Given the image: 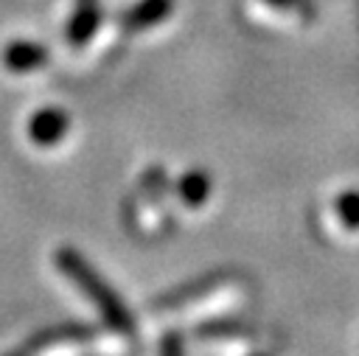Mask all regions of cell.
I'll return each mask as SVG.
<instances>
[{
    "label": "cell",
    "mask_w": 359,
    "mask_h": 356,
    "mask_svg": "<svg viewBox=\"0 0 359 356\" xmlns=\"http://www.w3.org/2000/svg\"><path fill=\"white\" fill-rule=\"evenodd\" d=\"M56 266L65 278H70L76 283V289L98 308V314L109 322V328H115L118 334H129L132 331V320H129V311L123 306V300L104 283V278L76 252V249H67L62 247L56 252Z\"/></svg>",
    "instance_id": "cell-1"
},
{
    "label": "cell",
    "mask_w": 359,
    "mask_h": 356,
    "mask_svg": "<svg viewBox=\"0 0 359 356\" xmlns=\"http://www.w3.org/2000/svg\"><path fill=\"white\" fill-rule=\"evenodd\" d=\"M241 289L238 283H219V286H202V292H194V294H185V297H168L163 300V311L165 317H202V314H216V311H224L230 306H236L241 300Z\"/></svg>",
    "instance_id": "cell-2"
},
{
    "label": "cell",
    "mask_w": 359,
    "mask_h": 356,
    "mask_svg": "<svg viewBox=\"0 0 359 356\" xmlns=\"http://www.w3.org/2000/svg\"><path fill=\"white\" fill-rule=\"evenodd\" d=\"M67 126H70V118L62 109L48 107V109H39L28 121V135L36 146H53L67 135Z\"/></svg>",
    "instance_id": "cell-3"
},
{
    "label": "cell",
    "mask_w": 359,
    "mask_h": 356,
    "mask_svg": "<svg viewBox=\"0 0 359 356\" xmlns=\"http://www.w3.org/2000/svg\"><path fill=\"white\" fill-rule=\"evenodd\" d=\"M171 11H174V0H140L137 6H132L123 14L121 22H123L126 31H143V28H151V25L163 22Z\"/></svg>",
    "instance_id": "cell-4"
},
{
    "label": "cell",
    "mask_w": 359,
    "mask_h": 356,
    "mask_svg": "<svg viewBox=\"0 0 359 356\" xmlns=\"http://www.w3.org/2000/svg\"><path fill=\"white\" fill-rule=\"evenodd\" d=\"M48 59V50L42 45H34V42H11L6 50H3V64L14 73H28V70H36L42 67V62Z\"/></svg>",
    "instance_id": "cell-5"
},
{
    "label": "cell",
    "mask_w": 359,
    "mask_h": 356,
    "mask_svg": "<svg viewBox=\"0 0 359 356\" xmlns=\"http://www.w3.org/2000/svg\"><path fill=\"white\" fill-rule=\"evenodd\" d=\"M95 28H98V8L93 0H81L79 11L73 14V22L67 28V36L73 39V45H81L87 36H93Z\"/></svg>",
    "instance_id": "cell-6"
},
{
    "label": "cell",
    "mask_w": 359,
    "mask_h": 356,
    "mask_svg": "<svg viewBox=\"0 0 359 356\" xmlns=\"http://www.w3.org/2000/svg\"><path fill=\"white\" fill-rule=\"evenodd\" d=\"M177 191H180V196H182V202H185V205L199 207V205H205V199H208L210 179H208V174H205V171H191V174H185V177L180 179Z\"/></svg>",
    "instance_id": "cell-7"
},
{
    "label": "cell",
    "mask_w": 359,
    "mask_h": 356,
    "mask_svg": "<svg viewBox=\"0 0 359 356\" xmlns=\"http://www.w3.org/2000/svg\"><path fill=\"white\" fill-rule=\"evenodd\" d=\"M334 210L345 230H359V191H345L337 196Z\"/></svg>",
    "instance_id": "cell-8"
},
{
    "label": "cell",
    "mask_w": 359,
    "mask_h": 356,
    "mask_svg": "<svg viewBox=\"0 0 359 356\" xmlns=\"http://www.w3.org/2000/svg\"><path fill=\"white\" fill-rule=\"evenodd\" d=\"M258 3H264L269 11H278L280 17H292V20L311 17V8L306 6V0H258Z\"/></svg>",
    "instance_id": "cell-9"
}]
</instances>
